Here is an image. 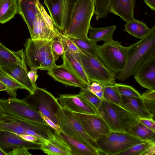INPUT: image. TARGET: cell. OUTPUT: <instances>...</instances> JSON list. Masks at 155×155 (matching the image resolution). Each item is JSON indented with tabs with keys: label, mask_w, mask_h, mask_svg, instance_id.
<instances>
[{
	"label": "cell",
	"mask_w": 155,
	"mask_h": 155,
	"mask_svg": "<svg viewBox=\"0 0 155 155\" xmlns=\"http://www.w3.org/2000/svg\"><path fill=\"white\" fill-rule=\"evenodd\" d=\"M116 28L117 26L115 25L100 28L93 27L90 25L88 37L97 43L100 41H103L104 43L107 42L113 39V35Z\"/></svg>",
	"instance_id": "obj_27"
},
{
	"label": "cell",
	"mask_w": 155,
	"mask_h": 155,
	"mask_svg": "<svg viewBox=\"0 0 155 155\" xmlns=\"http://www.w3.org/2000/svg\"><path fill=\"white\" fill-rule=\"evenodd\" d=\"M86 88L96 95L103 91V85L97 82H92L87 86Z\"/></svg>",
	"instance_id": "obj_41"
},
{
	"label": "cell",
	"mask_w": 155,
	"mask_h": 155,
	"mask_svg": "<svg viewBox=\"0 0 155 155\" xmlns=\"http://www.w3.org/2000/svg\"><path fill=\"white\" fill-rule=\"evenodd\" d=\"M23 99L54 124L58 125L56 114L62 106L51 93L36 86L32 93Z\"/></svg>",
	"instance_id": "obj_9"
},
{
	"label": "cell",
	"mask_w": 155,
	"mask_h": 155,
	"mask_svg": "<svg viewBox=\"0 0 155 155\" xmlns=\"http://www.w3.org/2000/svg\"><path fill=\"white\" fill-rule=\"evenodd\" d=\"M40 150L48 155H71L67 144L55 130L52 136L42 144Z\"/></svg>",
	"instance_id": "obj_21"
},
{
	"label": "cell",
	"mask_w": 155,
	"mask_h": 155,
	"mask_svg": "<svg viewBox=\"0 0 155 155\" xmlns=\"http://www.w3.org/2000/svg\"><path fill=\"white\" fill-rule=\"evenodd\" d=\"M30 69V71L28 72V76L34 86L36 87V82L38 77L37 74L38 69L34 68H31Z\"/></svg>",
	"instance_id": "obj_42"
},
{
	"label": "cell",
	"mask_w": 155,
	"mask_h": 155,
	"mask_svg": "<svg viewBox=\"0 0 155 155\" xmlns=\"http://www.w3.org/2000/svg\"><path fill=\"white\" fill-rule=\"evenodd\" d=\"M58 100L62 107L73 112L99 114L97 109L79 94L60 95Z\"/></svg>",
	"instance_id": "obj_15"
},
{
	"label": "cell",
	"mask_w": 155,
	"mask_h": 155,
	"mask_svg": "<svg viewBox=\"0 0 155 155\" xmlns=\"http://www.w3.org/2000/svg\"><path fill=\"white\" fill-rule=\"evenodd\" d=\"M138 121L153 130L155 131V121L152 118H137Z\"/></svg>",
	"instance_id": "obj_40"
},
{
	"label": "cell",
	"mask_w": 155,
	"mask_h": 155,
	"mask_svg": "<svg viewBox=\"0 0 155 155\" xmlns=\"http://www.w3.org/2000/svg\"><path fill=\"white\" fill-rule=\"evenodd\" d=\"M95 7V15L98 20L105 18L109 12V0H94Z\"/></svg>",
	"instance_id": "obj_35"
},
{
	"label": "cell",
	"mask_w": 155,
	"mask_h": 155,
	"mask_svg": "<svg viewBox=\"0 0 155 155\" xmlns=\"http://www.w3.org/2000/svg\"><path fill=\"white\" fill-rule=\"evenodd\" d=\"M143 100L147 109L154 117L155 115V101Z\"/></svg>",
	"instance_id": "obj_46"
},
{
	"label": "cell",
	"mask_w": 155,
	"mask_h": 155,
	"mask_svg": "<svg viewBox=\"0 0 155 155\" xmlns=\"http://www.w3.org/2000/svg\"><path fill=\"white\" fill-rule=\"evenodd\" d=\"M143 1L152 10L155 11V0H143Z\"/></svg>",
	"instance_id": "obj_48"
},
{
	"label": "cell",
	"mask_w": 155,
	"mask_h": 155,
	"mask_svg": "<svg viewBox=\"0 0 155 155\" xmlns=\"http://www.w3.org/2000/svg\"><path fill=\"white\" fill-rule=\"evenodd\" d=\"M31 155L28 150L23 148H18L7 153L6 155Z\"/></svg>",
	"instance_id": "obj_45"
},
{
	"label": "cell",
	"mask_w": 155,
	"mask_h": 155,
	"mask_svg": "<svg viewBox=\"0 0 155 155\" xmlns=\"http://www.w3.org/2000/svg\"><path fill=\"white\" fill-rule=\"evenodd\" d=\"M63 44L64 50L73 53H82L71 38L67 37L62 34L59 35Z\"/></svg>",
	"instance_id": "obj_37"
},
{
	"label": "cell",
	"mask_w": 155,
	"mask_h": 155,
	"mask_svg": "<svg viewBox=\"0 0 155 155\" xmlns=\"http://www.w3.org/2000/svg\"><path fill=\"white\" fill-rule=\"evenodd\" d=\"M127 48L120 42L113 39L98 45L97 56L109 70L117 74L123 70L125 66Z\"/></svg>",
	"instance_id": "obj_8"
},
{
	"label": "cell",
	"mask_w": 155,
	"mask_h": 155,
	"mask_svg": "<svg viewBox=\"0 0 155 155\" xmlns=\"http://www.w3.org/2000/svg\"><path fill=\"white\" fill-rule=\"evenodd\" d=\"M62 58L63 64L70 71L87 85L91 83L76 54L65 51Z\"/></svg>",
	"instance_id": "obj_23"
},
{
	"label": "cell",
	"mask_w": 155,
	"mask_h": 155,
	"mask_svg": "<svg viewBox=\"0 0 155 155\" xmlns=\"http://www.w3.org/2000/svg\"><path fill=\"white\" fill-rule=\"evenodd\" d=\"M10 64L18 65L28 71L23 49L13 51L0 42V66Z\"/></svg>",
	"instance_id": "obj_25"
},
{
	"label": "cell",
	"mask_w": 155,
	"mask_h": 155,
	"mask_svg": "<svg viewBox=\"0 0 155 155\" xmlns=\"http://www.w3.org/2000/svg\"><path fill=\"white\" fill-rule=\"evenodd\" d=\"M39 0H18V13L25 22L29 33L38 9L37 4Z\"/></svg>",
	"instance_id": "obj_26"
},
{
	"label": "cell",
	"mask_w": 155,
	"mask_h": 155,
	"mask_svg": "<svg viewBox=\"0 0 155 155\" xmlns=\"http://www.w3.org/2000/svg\"><path fill=\"white\" fill-rule=\"evenodd\" d=\"M154 144L155 142L140 143L118 153L117 155H143L148 148Z\"/></svg>",
	"instance_id": "obj_34"
},
{
	"label": "cell",
	"mask_w": 155,
	"mask_h": 155,
	"mask_svg": "<svg viewBox=\"0 0 155 155\" xmlns=\"http://www.w3.org/2000/svg\"><path fill=\"white\" fill-rule=\"evenodd\" d=\"M18 12L17 0H0V23L9 21Z\"/></svg>",
	"instance_id": "obj_29"
},
{
	"label": "cell",
	"mask_w": 155,
	"mask_h": 155,
	"mask_svg": "<svg viewBox=\"0 0 155 155\" xmlns=\"http://www.w3.org/2000/svg\"><path fill=\"white\" fill-rule=\"evenodd\" d=\"M0 81L7 87L5 91L13 98H17L18 89L26 90L25 87L17 81L0 70Z\"/></svg>",
	"instance_id": "obj_31"
},
{
	"label": "cell",
	"mask_w": 155,
	"mask_h": 155,
	"mask_svg": "<svg viewBox=\"0 0 155 155\" xmlns=\"http://www.w3.org/2000/svg\"><path fill=\"white\" fill-rule=\"evenodd\" d=\"M109 12L121 18L125 22L134 18L136 0H109Z\"/></svg>",
	"instance_id": "obj_19"
},
{
	"label": "cell",
	"mask_w": 155,
	"mask_h": 155,
	"mask_svg": "<svg viewBox=\"0 0 155 155\" xmlns=\"http://www.w3.org/2000/svg\"><path fill=\"white\" fill-rule=\"evenodd\" d=\"M141 96L143 100L155 101V90L148 89L141 94Z\"/></svg>",
	"instance_id": "obj_44"
},
{
	"label": "cell",
	"mask_w": 155,
	"mask_h": 155,
	"mask_svg": "<svg viewBox=\"0 0 155 155\" xmlns=\"http://www.w3.org/2000/svg\"><path fill=\"white\" fill-rule=\"evenodd\" d=\"M114 85L121 96L141 98L140 94L131 86L116 83Z\"/></svg>",
	"instance_id": "obj_36"
},
{
	"label": "cell",
	"mask_w": 155,
	"mask_h": 155,
	"mask_svg": "<svg viewBox=\"0 0 155 155\" xmlns=\"http://www.w3.org/2000/svg\"><path fill=\"white\" fill-rule=\"evenodd\" d=\"M76 0H44L55 27L63 34L70 24Z\"/></svg>",
	"instance_id": "obj_13"
},
{
	"label": "cell",
	"mask_w": 155,
	"mask_h": 155,
	"mask_svg": "<svg viewBox=\"0 0 155 155\" xmlns=\"http://www.w3.org/2000/svg\"><path fill=\"white\" fill-rule=\"evenodd\" d=\"M79 94L93 105L97 110L103 100L86 88L81 89Z\"/></svg>",
	"instance_id": "obj_39"
},
{
	"label": "cell",
	"mask_w": 155,
	"mask_h": 155,
	"mask_svg": "<svg viewBox=\"0 0 155 155\" xmlns=\"http://www.w3.org/2000/svg\"><path fill=\"white\" fill-rule=\"evenodd\" d=\"M127 133L145 142H155V131L139 122L133 126Z\"/></svg>",
	"instance_id": "obj_30"
},
{
	"label": "cell",
	"mask_w": 155,
	"mask_h": 155,
	"mask_svg": "<svg viewBox=\"0 0 155 155\" xmlns=\"http://www.w3.org/2000/svg\"><path fill=\"white\" fill-rule=\"evenodd\" d=\"M57 133L70 148L71 155H100V151L92 146L68 136L62 131Z\"/></svg>",
	"instance_id": "obj_24"
},
{
	"label": "cell",
	"mask_w": 155,
	"mask_h": 155,
	"mask_svg": "<svg viewBox=\"0 0 155 155\" xmlns=\"http://www.w3.org/2000/svg\"><path fill=\"white\" fill-rule=\"evenodd\" d=\"M0 130L18 135H33L42 144L52 136L54 130L48 124L23 120L5 115L0 120Z\"/></svg>",
	"instance_id": "obj_5"
},
{
	"label": "cell",
	"mask_w": 155,
	"mask_h": 155,
	"mask_svg": "<svg viewBox=\"0 0 155 155\" xmlns=\"http://www.w3.org/2000/svg\"><path fill=\"white\" fill-rule=\"evenodd\" d=\"M0 155H6V153L4 151L0 148Z\"/></svg>",
	"instance_id": "obj_52"
},
{
	"label": "cell",
	"mask_w": 155,
	"mask_h": 155,
	"mask_svg": "<svg viewBox=\"0 0 155 155\" xmlns=\"http://www.w3.org/2000/svg\"><path fill=\"white\" fill-rule=\"evenodd\" d=\"M56 117L61 131L68 136L89 144L98 151L99 149L95 140L86 133L75 118L73 112L61 106Z\"/></svg>",
	"instance_id": "obj_10"
},
{
	"label": "cell",
	"mask_w": 155,
	"mask_h": 155,
	"mask_svg": "<svg viewBox=\"0 0 155 155\" xmlns=\"http://www.w3.org/2000/svg\"><path fill=\"white\" fill-rule=\"evenodd\" d=\"M134 75L136 81L142 87L148 89L155 90V55L144 61Z\"/></svg>",
	"instance_id": "obj_17"
},
{
	"label": "cell",
	"mask_w": 155,
	"mask_h": 155,
	"mask_svg": "<svg viewBox=\"0 0 155 155\" xmlns=\"http://www.w3.org/2000/svg\"><path fill=\"white\" fill-rule=\"evenodd\" d=\"M155 55V25L148 33L138 41L127 47L126 58L123 70L117 74L116 79L124 82L133 75L146 60Z\"/></svg>",
	"instance_id": "obj_1"
},
{
	"label": "cell",
	"mask_w": 155,
	"mask_h": 155,
	"mask_svg": "<svg viewBox=\"0 0 155 155\" xmlns=\"http://www.w3.org/2000/svg\"><path fill=\"white\" fill-rule=\"evenodd\" d=\"M71 38L81 50L97 57V53L98 45L95 41L89 38L87 39Z\"/></svg>",
	"instance_id": "obj_32"
},
{
	"label": "cell",
	"mask_w": 155,
	"mask_h": 155,
	"mask_svg": "<svg viewBox=\"0 0 155 155\" xmlns=\"http://www.w3.org/2000/svg\"><path fill=\"white\" fill-rule=\"evenodd\" d=\"M82 51L76 54L91 82H96L104 85H114L116 74L109 70L98 57Z\"/></svg>",
	"instance_id": "obj_7"
},
{
	"label": "cell",
	"mask_w": 155,
	"mask_h": 155,
	"mask_svg": "<svg viewBox=\"0 0 155 155\" xmlns=\"http://www.w3.org/2000/svg\"><path fill=\"white\" fill-rule=\"evenodd\" d=\"M103 100L120 105L121 96L115 85H104Z\"/></svg>",
	"instance_id": "obj_33"
},
{
	"label": "cell",
	"mask_w": 155,
	"mask_h": 155,
	"mask_svg": "<svg viewBox=\"0 0 155 155\" xmlns=\"http://www.w3.org/2000/svg\"><path fill=\"white\" fill-rule=\"evenodd\" d=\"M37 6L38 12L33 21L31 38L33 40H51L61 33L55 26L53 21L43 6L38 1Z\"/></svg>",
	"instance_id": "obj_12"
},
{
	"label": "cell",
	"mask_w": 155,
	"mask_h": 155,
	"mask_svg": "<svg viewBox=\"0 0 155 155\" xmlns=\"http://www.w3.org/2000/svg\"><path fill=\"white\" fill-rule=\"evenodd\" d=\"M101 155H117L134 145L145 141L127 132L110 131L96 140Z\"/></svg>",
	"instance_id": "obj_6"
},
{
	"label": "cell",
	"mask_w": 155,
	"mask_h": 155,
	"mask_svg": "<svg viewBox=\"0 0 155 155\" xmlns=\"http://www.w3.org/2000/svg\"><path fill=\"white\" fill-rule=\"evenodd\" d=\"M124 31L139 39L144 38L149 32V28L144 22L135 19L126 23Z\"/></svg>",
	"instance_id": "obj_28"
},
{
	"label": "cell",
	"mask_w": 155,
	"mask_h": 155,
	"mask_svg": "<svg viewBox=\"0 0 155 155\" xmlns=\"http://www.w3.org/2000/svg\"></svg>",
	"instance_id": "obj_53"
},
{
	"label": "cell",
	"mask_w": 155,
	"mask_h": 155,
	"mask_svg": "<svg viewBox=\"0 0 155 155\" xmlns=\"http://www.w3.org/2000/svg\"><path fill=\"white\" fill-rule=\"evenodd\" d=\"M95 13L94 0H76L69 25L63 34L70 38L88 39L91 21Z\"/></svg>",
	"instance_id": "obj_3"
},
{
	"label": "cell",
	"mask_w": 155,
	"mask_h": 155,
	"mask_svg": "<svg viewBox=\"0 0 155 155\" xmlns=\"http://www.w3.org/2000/svg\"><path fill=\"white\" fill-rule=\"evenodd\" d=\"M0 70L23 86L30 94L33 93L36 87L28 77V71L18 65L10 64L0 66Z\"/></svg>",
	"instance_id": "obj_20"
},
{
	"label": "cell",
	"mask_w": 155,
	"mask_h": 155,
	"mask_svg": "<svg viewBox=\"0 0 155 155\" xmlns=\"http://www.w3.org/2000/svg\"><path fill=\"white\" fill-rule=\"evenodd\" d=\"M5 115L4 111L0 105V120Z\"/></svg>",
	"instance_id": "obj_51"
},
{
	"label": "cell",
	"mask_w": 155,
	"mask_h": 155,
	"mask_svg": "<svg viewBox=\"0 0 155 155\" xmlns=\"http://www.w3.org/2000/svg\"><path fill=\"white\" fill-rule=\"evenodd\" d=\"M0 105L5 115L23 120L48 124L39 112L23 99L0 98Z\"/></svg>",
	"instance_id": "obj_11"
},
{
	"label": "cell",
	"mask_w": 155,
	"mask_h": 155,
	"mask_svg": "<svg viewBox=\"0 0 155 155\" xmlns=\"http://www.w3.org/2000/svg\"><path fill=\"white\" fill-rule=\"evenodd\" d=\"M41 116L47 124L52 127L57 133H59L61 131L59 125L54 124L51 120L43 115L41 112H39Z\"/></svg>",
	"instance_id": "obj_43"
},
{
	"label": "cell",
	"mask_w": 155,
	"mask_h": 155,
	"mask_svg": "<svg viewBox=\"0 0 155 155\" xmlns=\"http://www.w3.org/2000/svg\"><path fill=\"white\" fill-rule=\"evenodd\" d=\"M7 87L0 81V91H5Z\"/></svg>",
	"instance_id": "obj_50"
},
{
	"label": "cell",
	"mask_w": 155,
	"mask_h": 155,
	"mask_svg": "<svg viewBox=\"0 0 155 155\" xmlns=\"http://www.w3.org/2000/svg\"><path fill=\"white\" fill-rule=\"evenodd\" d=\"M18 135L25 141L40 143L38 139L35 136L29 134H20Z\"/></svg>",
	"instance_id": "obj_47"
},
{
	"label": "cell",
	"mask_w": 155,
	"mask_h": 155,
	"mask_svg": "<svg viewBox=\"0 0 155 155\" xmlns=\"http://www.w3.org/2000/svg\"><path fill=\"white\" fill-rule=\"evenodd\" d=\"M73 113L86 133L95 141L111 131L99 114Z\"/></svg>",
	"instance_id": "obj_14"
},
{
	"label": "cell",
	"mask_w": 155,
	"mask_h": 155,
	"mask_svg": "<svg viewBox=\"0 0 155 155\" xmlns=\"http://www.w3.org/2000/svg\"><path fill=\"white\" fill-rule=\"evenodd\" d=\"M155 153V144L150 147L146 150L143 155H153Z\"/></svg>",
	"instance_id": "obj_49"
},
{
	"label": "cell",
	"mask_w": 155,
	"mask_h": 155,
	"mask_svg": "<svg viewBox=\"0 0 155 155\" xmlns=\"http://www.w3.org/2000/svg\"><path fill=\"white\" fill-rule=\"evenodd\" d=\"M47 73L55 80L65 85L81 89L87 87V85L86 84L63 64H56L48 70Z\"/></svg>",
	"instance_id": "obj_18"
},
{
	"label": "cell",
	"mask_w": 155,
	"mask_h": 155,
	"mask_svg": "<svg viewBox=\"0 0 155 155\" xmlns=\"http://www.w3.org/2000/svg\"><path fill=\"white\" fill-rule=\"evenodd\" d=\"M41 144L25 141L15 133L0 130V148L6 154L18 148H23L28 150H40Z\"/></svg>",
	"instance_id": "obj_16"
},
{
	"label": "cell",
	"mask_w": 155,
	"mask_h": 155,
	"mask_svg": "<svg viewBox=\"0 0 155 155\" xmlns=\"http://www.w3.org/2000/svg\"><path fill=\"white\" fill-rule=\"evenodd\" d=\"M97 110L111 131L127 132L138 122L136 117L120 105L105 100Z\"/></svg>",
	"instance_id": "obj_4"
},
{
	"label": "cell",
	"mask_w": 155,
	"mask_h": 155,
	"mask_svg": "<svg viewBox=\"0 0 155 155\" xmlns=\"http://www.w3.org/2000/svg\"><path fill=\"white\" fill-rule=\"evenodd\" d=\"M137 118H152L154 117L147 109L142 98L121 96L120 105Z\"/></svg>",
	"instance_id": "obj_22"
},
{
	"label": "cell",
	"mask_w": 155,
	"mask_h": 155,
	"mask_svg": "<svg viewBox=\"0 0 155 155\" xmlns=\"http://www.w3.org/2000/svg\"><path fill=\"white\" fill-rule=\"evenodd\" d=\"M60 35L55 37L52 41V49L56 61L64 51V46L60 37Z\"/></svg>",
	"instance_id": "obj_38"
},
{
	"label": "cell",
	"mask_w": 155,
	"mask_h": 155,
	"mask_svg": "<svg viewBox=\"0 0 155 155\" xmlns=\"http://www.w3.org/2000/svg\"><path fill=\"white\" fill-rule=\"evenodd\" d=\"M52 40L27 39L24 44L25 62L30 68L48 71L56 65Z\"/></svg>",
	"instance_id": "obj_2"
}]
</instances>
